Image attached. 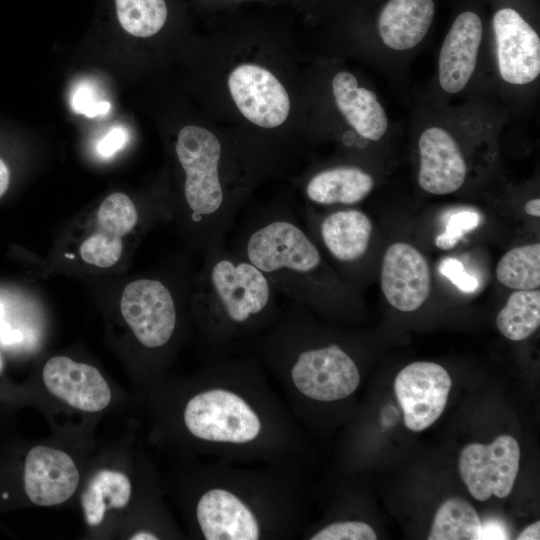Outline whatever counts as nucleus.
I'll return each instance as SVG.
<instances>
[{"mask_svg":"<svg viewBox=\"0 0 540 540\" xmlns=\"http://www.w3.org/2000/svg\"><path fill=\"white\" fill-rule=\"evenodd\" d=\"M277 294L267 276L224 241L205 249L193 309L212 352L270 328L281 313Z\"/></svg>","mask_w":540,"mask_h":540,"instance_id":"f257e3e1","label":"nucleus"},{"mask_svg":"<svg viewBox=\"0 0 540 540\" xmlns=\"http://www.w3.org/2000/svg\"><path fill=\"white\" fill-rule=\"evenodd\" d=\"M230 249L263 272L291 303H321L323 257L291 210L271 207L252 212L235 234Z\"/></svg>","mask_w":540,"mask_h":540,"instance_id":"f03ea898","label":"nucleus"},{"mask_svg":"<svg viewBox=\"0 0 540 540\" xmlns=\"http://www.w3.org/2000/svg\"><path fill=\"white\" fill-rule=\"evenodd\" d=\"M184 171L183 200L186 220L198 247L224 241L242 204V195L225 186L223 148L211 131L196 125L183 127L175 145Z\"/></svg>","mask_w":540,"mask_h":540,"instance_id":"7ed1b4c3","label":"nucleus"},{"mask_svg":"<svg viewBox=\"0 0 540 540\" xmlns=\"http://www.w3.org/2000/svg\"><path fill=\"white\" fill-rule=\"evenodd\" d=\"M183 420L192 436L222 448L253 447L267 428L262 409L230 384H212L192 396Z\"/></svg>","mask_w":540,"mask_h":540,"instance_id":"20e7f679","label":"nucleus"},{"mask_svg":"<svg viewBox=\"0 0 540 540\" xmlns=\"http://www.w3.org/2000/svg\"><path fill=\"white\" fill-rule=\"evenodd\" d=\"M122 316L137 340L148 349H158L170 342L178 322L174 293L162 280L141 278L123 290Z\"/></svg>","mask_w":540,"mask_h":540,"instance_id":"39448f33","label":"nucleus"},{"mask_svg":"<svg viewBox=\"0 0 540 540\" xmlns=\"http://www.w3.org/2000/svg\"><path fill=\"white\" fill-rule=\"evenodd\" d=\"M520 448L511 436L502 435L488 445L472 443L461 452L459 471L470 494L479 501L492 495L507 497L519 470Z\"/></svg>","mask_w":540,"mask_h":540,"instance_id":"423d86ee","label":"nucleus"},{"mask_svg":"<svg viewBox=\"0 0 540 540\" xmlns=\"http://www.w3.org/2000/svg\"><path fill=\"white\" fill-rule=\"evenodd\" d=\"M451 388V378L440 365L418 361L396 376L394 389L408 429L419 432L442 414Z\"/></svg>","mask_w":540,"mask_h":540,"instance_id":"0eeeda50","label":"nucleus"},{"mask_svg":"<svg viewBox=\"0 0 540 540\" xmlns=\"http://www.w3.org/2000/svg\"><path fill=\"white\" fill-rule=\"evenodd\" d=\"M196 520L206 540H257L265 532L254 504L241 493L222 486H213L200 496Z\"/></svg>","mask_w":540,"mask_h":540,"instance_id":"6e6552de","label":"nucleus"},{"mask_svg":"<svg viewBox=\"0 0 540 540\" xmlns=\"http://www.w3.org/2000/svg\"><path fill=\"white\" fill-rule=\"evenodd\" d=\"M228 87L238 110L253 124L270 129L287 119L288 93L266 68L256 64L239 65L230 73Z\"/></svg>","mask_w":540,"mask_h":540,"instance_id":"1a4fd4ad","label":"nucleus"},{"mask_svg":"<svg viewBox=\"0 0 540 540\" xmlns=\"http://www.w3.org/2000/svg\"><path fill=\"white\" fill-rule=\"evenodd\" d=\"M499 72L504 81L524 85L540 74V39L514 9L502 8L493 17Z\"/></svg>","mask_w":540,"mask_h":540,"instance_id":"9d476101","label":"nucleus"},{"mask_svg":"<svg viewBox=\"0 0 540 540\" xmlns=\"http://www.w3.org/2000/svg\"><path fill=\"white\" fill-rule=\"evenodd\" d=\"M381 289L394 308L411 312L421 307L431 292V273L425 257L412 245H390L381 267Z\"/></svg>","mask_w":540,"mask_h":540,"instance_id":"9b49d317","label":"nucleus"},{"mask_svg":"<svg viewBox=\"0 0 540 540\" xmlns=\"http://www.w3.org/2000/svg\"><path fill=\"white\" fill-rule=\"evenodd\" d=\"M78 482V469L65 452L41 445L28 452L24 463L23 484L33 504H61L74 494Z\"/></svg>","mask_w":540,"mask_h":540,"instance_id":"f8f14e48","label":"nucleus"},{"mask_svg":"<svg viewBox=\"0 0 540 540\" xmlns=\"http://www.w3.org/2000/svg\"><path fill=\"white\" fill-rule=\"evenodd\" d=\"M43 381L52 395L82 411H101L111 400L108 383L97 368L65 356L46 362Z\"/></svg>","mask_w":540,"mask_h":540,"instance_id":"ddd939ff","label":"nucleus"},{"mask_svg":"<svg viewBox=\"0 0 540 540\" xmlns=\"http://www.w3.org/2000/svg\"><path fill=\"white\" fill-rule=\"evenodd\" d=\"M418 148V182L424 191L445 195L463 185L466 163L458 143L447 130L438 126L426 128L419 137Z\"/></svg>","mask_w":540,"mask_h":540,"instance_id":"4468645a","label":"nucleus"},{"mask_svg":"<svg viewBox=\"0 0 540 540\" xmlns=\"http://www.w3.org/2000/svg\"><path fill=\"white\" fill-rule=\"evenodd\" d=\"M482 34V22L475 12H462L454 20L438 59L439 84L445 92L458 93L469 82L476 67Z\"/></svg>","mask_w":540,"mask_h":540,"instance_id":"2eb2a0df","label":"nucleus"},{"mask_svg":"<svg viewBox=\"0 0 540 540\" xmlns=\"http://www.w3.org/2000/svg\"><path fill=\"white\" fill-rule=\"evenodd\" d=\"M309 217L315 228L312 231L316 232L317 239L336 262L350 265L366 255L373 225L364 212L347 208L330 212L317 220Z\"/></svg>","mask_w":540,"mask_h":540,"instance_id":"dca6fc26","label":"nucleus"},{"mask_svg":"<svg viewBox=\"0 0 540 540\" xmlns=\"http://www.w3.org/2000/svg\"><path fill=\"white\" fill-rule=\"evenodd\" d=\"M338 109L347 122L363 138L378 141L388 128V119L377 96L358 86L356 77L347 71L338 72L332 80Z\"/></svg>","mask_w":540,"mask_h":540,"instance_id":"f3484780","label":"nucleus"},{"mask_svg":"<svg viewBox=\"0 0 540 540\" xmlns=\"http://www.w3.org/2000/svg\"><path fill=\"white\" fill-rule=\"evenodd\" d=\"M434 12L433 0H389L378 18L382 42L397 51L415 47L426 36Z\"/></svg>","mask_w":540,"mask_h":540,"instance_id":"a211bd4d","label":"nucleus"},{"mask_svg":"<svg viewBox=\"0 0 540 540\" xmlns=\"http://www.w3.org/2000/svg\"><path fill=\"white\" fill-rule=\"evenodd\" d=\"M373 177L362 168L340 165L312 175L304 187L307 199L318 205H353L372 191Z\"/></svg>","mask_w":540,"mask_h":540,"instance_id":"6ab92c4d","label":"nucleus"},{"mask_svg":"<svg viewBox=\"0 0 540 540\" xmlns=\"http://www.w3.org/2000/svg\"><path fill=\"white\" fill-rule=\"evenodd\" d=\"M131 483L122 472L103 469L89 481L81 504L86 523L98 526L108 509H122L127 506L131 496Z\"/></svg>","mask_w":540,"mask_h":540,"instance_id":"aec40b11","label":"nucleus"},{"mask_svg":"<svg viewBox=\"0 0 540 540\" xmlns=\"http://www.w3.org/2000/svg\"><path fill=\"white\" fill-rule=\"evenodd\" d=\"M503 336L521 341L531 336L540 325V291L516 290L496 318Z\"/></svg>","mask_w":540,"mask_h":540,"instance_id":"412c9836","label":"nucleus"},{"mask_svg":"<svg viewBox=\"0 0 540 540\" xmlns=\"http://www.w3.org/2000/svg\"><path fill=\"white\" fill-rule=\"evenodd\" d=\"M481 520L474 507L461 498L446 500L437 510L429 540H478Z\"/></svg>","mask_w":540,"mask_h":540,"instance_id":"4be33fe9","label":"nucleus"},{"mask_svg":"<svg viewBox=\"0 0 540 540\" xmlns=\"http://www.w3.org/2000/svg\"><path fill=\"white\" fill-rule=\"evenodd\" d=\"M498 281L515 290L540 286V244L518 246L502 256L496 267Z\"/></svg>","mask_w":540,"mask_h":540,"instance_id":"5701e85b","label":"nucleus"},{"mask_svg":"<svg viewBox=\"0 0 540 540\" xmlns=\"http://www.w3.org/2000/svg\"><path fill=\"white\" fill-rule=\"evenodd\" d=\"M122 28L136 37H150L164 26L168 11L165 0H115Z\"/></svg>","mask_w":540,"mask_h":540,"instance_id":"b1692460","label":"nucleus"},{"mask_svg":"<svg viewBox=\"0 0 540 540\" xmlns=\"http://www.w3.org/2000/svg\"><path fill=\"white\" fill-rule=\"evenodd\" d=\"M139 219L132 200L123 193L106 197L97 212V230L109 235L123 237L130 233Z\"/></svg>","mask_w":540,"mask_h":540,"instance_id":"393cba45","label":"nucleus"},{"mask_svg":"<svg viewBox=\"0 0 540 540\" xmlns=\"http://www.w3.org/2000/svg\"><path fill=\"white\" fill-rule=\"evenodd\" d=\"M123 251L121 237L96 231L80 247L81 258L88 264L108 268L116 264Z\"/></svg>","mask_w":540,"mask_h":540,"instance_id":"a878e982","label":"nucleus"},{"mask_svg":"<svg viewBox=\"0 0 540 540\" xmlns=\"http://www.w3.org/2000/svg\"><path fill=\"white\" fill-rule=\"evenodd\" d=\"M70 105L76 113L89 118L106 115L111 108V104L100 97L96 87L87 81L75 85L70 95Z\"/></svg>","mask_w":540,"mask_h":540,"instance_id":"bb28decb","label":"nucleus"},{"mask_svg":"<svg viewBox=\"0 0 540 540\" xmlns=\"http://www.w3.org/2000/svg\"><path fill=\"white\" fill-rule=\"evenodd\" d=\"M480 220V215L474 211L463 210L453 213L448 218L445 231L436 237V246L442 250L452 249L464 234L479 226Z\"/></svg>","mask_w":540,"mask_h":540,"instance_id":"cd10ccee","label":"nucleus"},{"mask_svg":"<svg viewBox=\"0 0 540 540\" xmlns=\"http://www.w3.org/2000/svg\"><path fill=\"white\" fill-rule=\"evenodd\" d=\"M311 540H375L373 528L361 521L332 523L310 537Z\"/></svg>","mask_w":540,"mask_h":540,"instance_id":"c85d7f7f","label":"nucleus"},{"mask_svg":"<svg viewBox=\"0 0 540 540\" xmlns=\"http://www.w3.org/2000/svg\"><path fill=\"white\" fill-rule=\"evenodd\" d=\"M439 272L463 292L472 293L479 286L478 280L468 274L461 261L456 258H444L439 264Z\"/></svg>","mask_w":540,"mask_h":540,"instance_id":"c756f323","label":"nucleus"},{"mask_svg":"<svg viewBox=\"0 0 540 540\" xmlns=\"http://www.w3.org/2000/svg\"><path fill=\"white\" fill-rule=\"evenodd\" d=\"M128 141V132L123 126H113L101 138L97 145L98 153L105 158L113 156Z\"/></svg>","mask_w":540,"mask_h":540,"instance_id":"7c9ffc66","label":"nucleus"},{"mask_svg":"<svg viewBox=\"0 0 540 540\" xmlns=\"http://www.w3.org/2000/svg\"><path fill=\"white\" fill-rule=\"evenodd\" d=\"M22 333L19 330L11 328L10 324L5 320V309L0 303V342L5 345L18 343L22 340Z\"/></svg>","mask_w":540,"mask_h":540,"instance_id":"2f4dec72","label":"nucleus"},{"mask_svg":"<svg viewBox=\"0 0 540 540\" xmlns=\"http://www.w3.org/2000/svg\"><path fill=\"white\" fill-rule=\"evenodd\" d=\"M479 539H508V534L502 523L489 520L481 524Z\"/></svg>","mask_w":540,"mask_h":540,"instance_id":"473e14b6","label":"nucleus"},{"mask_svg":"<svg viewBox=\"0 0 540 540\" xmlns=\"http://www.w3.org/2000/svg\"><path fill=\"white\" fill-rule=\"evenodd\" d=\"M540 522L537 521L526 527L517 537L518 540H538L540 539Z\"/></svg>","mask_w":540,"mask_h":540,"instance_id":"72a5a7b5","label":"nucleus"},{"mask_svg":"<svg viewBox=\"0 0 540 540\" xmlns=\"http://www.w3.org/2000/svg\"><path fill=\"white\" fill-rule=\"evenodd\" d=\"M10 180V173L5 162L0 158V198L6 192Z\"/></svg>","mask_w":540,"mask_h":540,"instance_id":"f704fd0d","label":"nucleus"},{"mask_svg":"<svg viewBox=\"0 0 540 540\" xmlns=\"http://www.w3.org/2000/svg\"><path fill=\"white\" fill-rule=\"evenodd\" d=\"M524 208L527 214L531 216L539 217L540 216V199L534 198L532 200H529L525 204Z\"/></svg>","mask_w":540,"mask_h":540,"instance_id":"c9c22d12","label":"nucleus"},{"mask_svg":"<svg viewBox=\"0 0 540 540\" xmlns=\"http://www.w3.org/2000/svg\"><path fill=\"white\" fill-rule=\"evenodd\" d=\"M133 540H155L158 537L150 532H139L130 537Z\"/></svg>","mask_w":540,"mask_h":540,"instance_id":"e433bc0d","label":"nucleus"},{"mask_svg":"<svg viewBox=\"0 0 540 540\" xmlns=\"http://www.w3.org/2000/svg\"><path fill=\"white\" fill-rule=\"evenodd\" d=\"M2 369V361H1V358H0V371Z\"/></svg>","mask_w":540,"mask_h":540,"instance_id":"4c0bfd02","label":"nucleus"}]
</instances>
